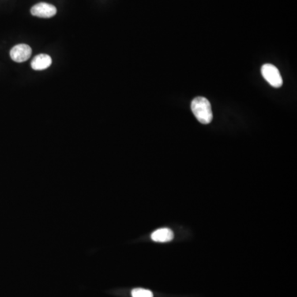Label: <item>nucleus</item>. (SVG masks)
<instances>
[{
    "label": "nucleus",
    "mask_w": 297,
    "mask_h": 297,
    "mask_svg": "<svg viewBox=\"0 0 297 297\" xmlns=\"http://www.w3.org/2000/svg\"><path fill=\"white\" fill-rule=\"evenodd\" d=\"M51 63H52V60L50 55L46 54H40L34 57L31 65L34 70H44L50 67Z\"/></svg>",
    "instance_id": "nucleus-5"
},
{
    "label": "nucleus",
    "mask_w": 297,
    "mask_h": 297,
    "mask_svg": "<svg viewBox=\"0 0 297 297\" xmlns=\"http://www.w3.org/2000/svg\"><path fill=\"white\" fill-rule=\"evenodd\" d=\"M57 9L54 5L47 3H39L31 9V13L35 17L50 18L57 14Z\"/></svg>",
    "instance_id": "nucleus-3"
},
{
    "label": "nucleus",
    "mask_w": 297,
    "mask_h": 297,
    "mask_svg": "<svg viewBox=\"0 0 297 297\" xmlns=\"http://www.w3.org/2000/svg\"><path fill=\"white\" fill-rule=\"evenodd\" d=\"M191 108L199 122L207 125L211 123L213 118L212 106L208 99L203 97H197L193 99Z\"/></svg>",
    "instance_id": "nucleus-1"
},
{
    "label": "nucleus",
    "mask_w": 297,
    "mask_h": 297,
    "mask_svg": "<svg viewBox=\"0 0 297 297\" xmlns=\"http://www.w3.org/2000/svg\"><path fill=\"white\" fill-rule=\"evenodd\" d=\"M174 233L169 228L159 229L151 234V239L158 243L170 242L174 239Z\"/></svg>",
    "instance_id": "nucleus-6"
},
{
    "label": "nucleus",
    "mask_w": 297,
    "mask_h": 297,
    "mask_svg": "<svg viewBox=\"0 0 297 297\" xmlns=\"http://www.w3.org/2000/svg\"><path fill=\"white\" fill-rule=\"evenodd\" d=\"M132 297H153V293L142 288L134 289L132 291Z\"/></svg>",
    "instance_id": "nucleus-7"
},
{
    "label": "nucleus",
    "mask_w": 297,
    "mask_h": 297,
    "mask_svg": "<svg viewBox=\"0 0 297 297\" xmlns=\"http://www.w3.org/2000/svg\"><path fill=\"white\" fill-rule=\"evenodd\" d=\"M32 52V48L28 45L19 44L13 46L10 50V57L15 62L22 63L31 57Z\"/></svg>",
    "instance_id": "nucleus-4"
},
{
    "label": "nucleus",
    "mask_w": 297,
    "mask_h": 297,
    "mask_svg": "<svg viewBox=\"0 0 297 297\" xmlns=\"http://www.w3.org/2000/svg\"><path fill=\"white\" fill-rule=\"evenodd\" d=\"M262 75L266 81L274 88H280L283 85V78L281 76L279 69L275 65L271 64H265L261 69Z\"/></svg>",
    "instance_id": "nucleus-2"
}]
</instances>
